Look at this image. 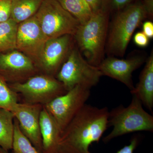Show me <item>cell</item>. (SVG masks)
I'll list each match as a JSON object with an SVG mask.
<instances>
[{
    "label": "cell",
    "instance_id": "23",
    "mask_svg": "<svg viewBox=\"0 0 153 153\" xmlns=\"http://www.w3.org/2000/svg\"><path fill=\"white\" fill-rule=\"evenodd\" d=\"M12 2V0H0V23L10 18Z\"/></svg>",
    "mask_w": 153,
    "mask_h": 153
},
{
    "label": "cell",
    "instance_id": "24",
    "mask_svg": "<svg viewBox=\"0 0 153 153\" xmlns=\"http://www.w3.org/2000/svg\"><path fill=\"white\" fill-rule=\"evenodd\" d=\"M134 41L135 44L138 47H147L149 44V38L143 32H139L134 36Z\"/></svg>",
    "mask_w": 153,
    "mask_h": 153
},
{
    "label": "cell",
    "instance_id": "27",
    "mask_svg": "<svg viewBox=\"0 0 153 153\" xmlns=\"http://www.w3.org/2000/svg\"><path fill=\"white\" fill-rule=\"evenodd\" d=\"M92 10L93 13L101 9L102 0H85Z\"/></svg>",
    "mask_w": 153,
    "mask_h": 153
},
{
    "label": "cell",
    "instance_id": "2",
    "mask_svg": "<svg viewBox=\"0 0 153 153\" xmlns=\"http://www.w3.org/2000/svg\"><path fill=\"white\" fill-rule=\"evenodd\" d=\"M148 18L150 17L143 0L131 3L117 12L107 37L105 47L108 55L123 56L135 30Z\"/></svg>",
    "mask_w": 153,
    "mask_h": 153
},
{
    "label": "cell",
    "instance_id": "19",
    "mask_svg": "<svg viewBox=\"0 0 153 153\" xmlns=\"http://www.w3.org/2000/svg\"><path fill=\"white\" fill-rule=\"evenodd\" d=\"M18 25L11 18L0 23V52L16 48Z\"/></svg>",
    "mask_w": 153,
    "mask_h": 153
},
{
    "label": "cell",
    "instance_id": "25",
    "mask_svg": "<svg viewBox=\"0 0 153 153\" xmlns=\"http://www.w3.org/2000/svg\"><path fill=\"white\" fill-rule=\"evenodd\" d=\"M139 142L138 137H134L131 140L129 144L124 146L117 153H134V151L139 143Z\"/></svg>",
    "mask_w": 153,
    "mask_h": 153
},
{
    "label": "cell",
    "instance_id": "17",
    "mask_svg": "<svg viewBox=\"0 0 153 153\" xmlns=\"http://www.w3.org/2000/svg\"><path fill=\"white\" fill-rule=\"evenodd\" d=\"M14 120L13 112L0 108V147L8 152L13 148Z\"/></svg>",
    "mask_w": 153,
    "mask_h": 153
},
{
    "label": "cell",
    "instance_id": "21",
    "mask_svg": "<svg viewBox=\"0 0 153 153\" xmlns=\"http://www.w3.org/2000/svg\"><path fill=\"white\" fill-rule=\"evenodd\" d=\"M18 101V94L11 89L6 79L0 75V108L11 111Z\"/></svg>",
    "mask_w": 153,
    "mask_h": 153
},
{
    "label": "cell",
    "instance_id": "1",
    "mask_svg": "<svg viewBox=\"0 0 153 153\" xmlns=\"http://www.w3.org/2000/svg\"><path fill=\"white\" fill-rule=\"evenodd\" d=\"M109 111L85 104L61 134L62 153H91L109 126Z\"/></svg>",
    "mask_w": 153,
    "mask_h": 153
},
{
    "label": "cell",
    "instance_id": "11",
    "mask_svg": "<svg viewBox=\"0 0 153 153\" xmlns=\"http://www.w3.org/2000/svg\"><path fill=\"white\" fill-rule=\"evenodd\" d=\"M34 62L24 53L13 50L0 54V75L13 83L22 82L29 79L36 72Z\"/></svg>",
    "mask_w": 153,
    "mask_h": 153
},
{
    "label": "cell",
    "instance_id": "14",
    "mask_svg": "<svg viewBox=\"0 0 153 153\" xmlns=\"http://www.w3.org/2000/svg\"><path fill=\"white\" fill-rule=\"evenodd\" d=\"M40 125L42 137V153H62V132L55 120L44 105L40 114Z\"/></svg>",
    "mask_w": 153,
    "mask_h": 153
},
{
    "label": "cell",
    "instance_id": "28",
    "mask_svg": "<svg viewBox=\"0 0 153 153\" xmlns=\"http://www.w3.org/2000/svg\"><path fill=\"white\" fill-rule=\"evenodd\" d=\"M146 9L151 18L153 16V0H143Z\"/></svg>",
    "mask_w": 153,
    "mask_h": 153
},
{
    "label": "cell",
    "instance_id": "6",
    "mask_svg": "<svg viewBox=\"0 0 153 153\" xmlns=\"http://www.w3.org/2000/svg\"><path fill=\"white\" fill-rule=\"evenodd\" d=\"M35 16L48 39L66 35L74 36L80 25L57 0H44Z\"/></svg>",
    "mask_w": 153,
    "mask_h": 153
},
{
    "label": "cell",
    "instance_id": "29",
    "mask_svg": "<svg viewBox=\"0 0 153 153\" xmlns=\"http://www.w3.org/2000/svg\"><path fill=\"white\" fill-rule=\"evenodd\" d=\"M0 153H10L8 151H6L3 149L1 148L0 147Z\"/></svg>",
    "mask_w": 153,
    "mask_h": 153
},
{
    "label": "cell",
    "instance_id": "15",
    "mask_svg": "<svg viewBox=\"0 0 153 153\" xmlns=\"http://www.w3.org/2000/svg\"><path fill=\"white\" fill-rule=\"evenodd\" d=\"M132 95L139 99L143 105L152 112L153 108V53L146 62L140 75L139 81L131 91Z\"/></svg>",
    "mask_w": 153,
    "mask_h": 153
},
{
    "label": "cell",
    "instance_id": "12",
    "mask_svg": "<svg viewBox=\"0 0 153 153\" xmlns=\"http://www.w3.org/2000/svg\"><path fill=\"white\" fill-rule=\"evenodd\" d=\"M145 61L144 57L139 55L125 59L109 57L103 59L98 68L102 76H109L122 82L131 91L134 87L133 72L139 68Z\"/></svg>",
    "mask_w": 153,
    "mask_h": 153
},
{
    "label": "cell",
    "instance_id": "20",
    "mask_svg": "<svg viewBox=\"0 0 153 153\" xmlns=\"http://www.w3.org/2000/svg\"><path fill=\"white\" fill-rule=\"evenodd\" d=\"M12 150L14 153H39L23 134L16 119L14 120V133Z\"/></svg>",
    "mask_w": 153,
    "mask_h": 153
},
{
    "label": "cell",
    "instance_id": "10",
    "mask_svg": "<svg viewBox=\"0 0 153 153\" xmlns=\"http://www.w3.org/2000/svg\"><path fill=\"white\" fill-rule=\"evenodd\" d=\"M43 106L41 104L19 102L11 111L18 121L23 134L39 153H42L40 117Z\"/></svg>",
    "mask_w": 153,
    "mask_h": 153
},
{
    "label": "cell",
    "instance_id": "9",
    "mask_svg": "<svg viewBox=\"0 0 153 153\" xmlns=\"http://www.w3.org/2000/svg\"><path fill=\"white\" fill-rule=\"evenodd\" d=\"M48 40L35 16L18 25L16 49L38 65Z\"/></svg>",
    "mask_w": 153,
    "mask_h": 153
},
{
    "label": "cell",
    "instance_id": "16",
    "mask_svg": "<svg viewBox=\"0 0 153 153\" xmlns=\"http://www.w3.org/2000/svg\"><path fill=\"white\" fill-rule=\"evenodd\" d=\"M44 0H12L11 19L19 24L35 16Z\"/></svg>",
    "mask_w": 153,
    "mask_h": 153
},
{
    "label": "cell",
    "instance_id": "22",
    "mask_svg": "<svg viewBox=\"0 0 153 153\" xmlns=\"http://www.w3.org/2000/svg\"><path fill=\"white\" fill-rule=\"evenodd\" d=\"M134 0H102L101 9L109 14L117 13L133 2Z\"/></svg>",
    "mask_w": 153,
    "mask_h": 153
},
{
    "label": "cell",
    "instance_id": "13",
    "mask_svg": "<svg viewBox=\"0 0 153 153\" xmlns=\"http://www.w3.org/2000/svg\"><path fill=\"white\" fill-rule=\"evenodd\" d=\"M71 35H66L47 40L39 66L47 73H55L68 54Z\"/></svg>",
    "mask_w": 153,
    "mask_h": 153
},
{
    "label": "cell",
    "instance_id": "7",
    "mask_svg": "<svg viewBox=\"0 0 153 153\" xmlns=\"http://www.w3.org/2000/svg\"><path fill=\"white\" fill-rule=\"evenodd\" d=\"M25 103L45 105L67 92L61 82L50 75H34L22 82L9 85Z\"/></svg>",
    "mask_w": 153,
    "mask_h": 153
},
{
    "label": "cell",
    "instance_id": "5",
    "mask_svg": "<svg viewBox=\"0 0 153 153\" xmlns=\"http://www.w3.org/2000/svg\"><path fill=\"white\" fill-rule=\"evenodd\" d=\"M68 54L57 75L66 90L68 91L76 85L91 89L97 85L102 76L98 67L88 63L79 49H71Z\"/></svg>",
    "mask_w": 153,
    "mask_h": 153
},
{
    "label": "cell",
    "instance_id": "8",
    "mask_svg": "<svg viewBox=\"0 0 153 153\" xmlns=\"http://www.w3.org/2000/svg\"><path fill=\"white\" fill-rule=\"evenodd\" d=\"M90 94V89L76 85L44 106L62 132L86 104Z\"/></svg>",
    "mask_w": 153,
    "mask_h": 153
},
{
    "label": "cell",
    "instance_id": "18",
    "mask_svg": "<svg viewBox=\"0 0 153 153\" xmlns=\"http://www.w3.org/2000/svg\"><path fill=\"white\" fill-rule=\"evenodd\" d=\"M63 8L82 25L90 19L93 13L85 0H57Z\"/></svg>",
    "mask_w": 153,
    "mask_h": 153
},
{
    "label": "cell",
    "instance_id": "26",
    "mask_svg": "<svg viewBox=\"0 0 153 153\" xmlns=\"http://www.w3.org/2000/svg\"><path fill=\"white\" fill-rule=\"evenodd\" d=\"M143 32L149 38L153 37V23L151 21H146L143 25Z\"/></svg>",
    "mask_w": 153,
    "mask_h": 153
},
{
    "label": "cell",
    "instance_id": "4",
    "mask_svg": "<svg viewBox=\"0 0 153 153\" xmlns=\"http://www.w3.org/2000/svg\"><path fill=\"white\" fill-rule=\"evenodd\" d=\"M108 124L113 129L103 138L104 143L126 134L153 131V116L145 111L141 102L134 95L128 106L119 105L109 112Z\"/></svg>",
    "mask_w": 153,
    "mask_h": 153
},
{
    "label": "cell",
    "instance_id": "3",
    "mask_svg": "<svg viewBox=\"0 0 153 153\" xmlns=\"http://www.w3.org/2000/svg\"><path fill=\"white\" fill-rule=\"evenodd\" d=\"M109 15L100 9L93 13L87 22L80 25L74 35L85 60L97 67L104 59Z\"/></svg>",
    "mask_w": 153,
    "mask_h": 153
}]
</instances>
